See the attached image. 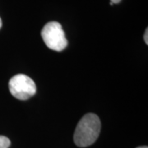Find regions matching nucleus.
<instances>
[{
    "label": "nucleus",
    "instance_id": "1",
    "mask_svg": "<svg viewBox=\"0 0 148 148\" xmlns=\"http://www.w3.org/2000/svg\"><path fill=\"white\" fill-rule=\"evenodd\" d=\"M101 123L95 114H86L82 118L74 132V143L79 147L92 145L100 135Z\"/></svg>",
    "mask_w": 148,
    "mask_h": 148
},
{
    "label": "nucleus",
    "instance_id": "5",
    "mask_svg": "<svg viewBox=\"0 0 148 148\" xmlns=\"http://www.w3.org/2000/svg\"><path fill=\"white\" fill-rule=\"evenodd\" d=\"M144 41H145V43L147 45L148 44V29L147 28L146 29V31H145V33H144Z\"/></svg>",
    "mask_w": 148,
    "mask_h": 148
},
{
    "label": "nucleus",
    "instance_id": "3",
    "mask_svg": "<svg viewBox=\"0 0 148 148\" xmlns=\"http://www.w3.org/2000/svg\"><path fill=\"white\" fill-rule=\"evenodd\" d=\"M8 86L11 94L21 101L28 100L36 92V86L34 81L24 74H18L12 77Z\"/></svg>",
    "mask_w": 148,
    "mask_h": 148
},
{
    "label": "nucleus",
    "instance_id": "4",
    "mask_svg": "<svg viewBox=\"0 0 148 148\" xmlns=\"http://www.w3.org/2000/svg\"><path fill=\"white\" fill-rule=\"evenodd\" d=\"M10 140L7 137L0 136V148H8L10 147Z\"/></svg>",
    "mask_w": 148,
    "mask_h": 148
},
{
    "label": "nucleus",
    "instance_id": "8",
    "mask_svg": "<svg viewBox=\"0 0 148 148\" xmlns=\"http://www.w3.org/2000/svg\"><path fill=\"white\" fill-rule=\"evenodd\" d=\"M1 27H2V20L0 18V29H1Z\"/></svg>",
    "mask_w": 148,
    "mask_h": 148
},
{
    "label": "nucleus",
    "instance_id": "6",
    "mask_svg": "<svg viewBox=\"0 0 148 148\" xmlns=\"http://www.w3.org/2000/svg\"><path fill=\"white\" fill-rule=\"evenodd\" d=\"M122 0H110V2H112L114 4H117V3H119Z\"/></svg>",
    "mask_w": 148,
    "mask_h": 148
},
{
    "label": "nucleus",
    "instance_id": "9",
    "mask_svg": "<svg viewBox=\"0 0 148 148\" xmlns=\"http://www.w3.org/2000/svg\"><path fill=\"white\" fill-rule=\"evenodd\" d=\"M110 4L111 6H112V5H114V3H112V2H110Z\"/></svg>",
    "mask_w": 148,
    "mask_h": 148
},
{
    "label": "nucleus",
    "instance_id": "7",
    "mask_svg": "<svg viewBox=\"0 0 148 148\" xmlns=\"http://www.w3.org/2000/svg\"><path fill=\"white\" fill-rule=\"evenodd\" d=\"M137 148H148L147 146H143V147H137Z\"/></svg>",
    "mask_w": 148,
    "mask_h": 148
},
{
    "label": "nucleus",
    "instance_id": "2",
    "mask_svg": "<svg viewBox=\"0 0 148 148\" xmlns=\"http://www.w3.org/2000/svg\"><path fill=\"white\" fill-rule=\"evenodd\" d=\"M41 36L46 46L54 51L61 52L68 45L62 26L57 21L48 22L42 29Z\"/></svg>",
    "mask_w": 148,
    "mask_h": 148
}]
</instances>
